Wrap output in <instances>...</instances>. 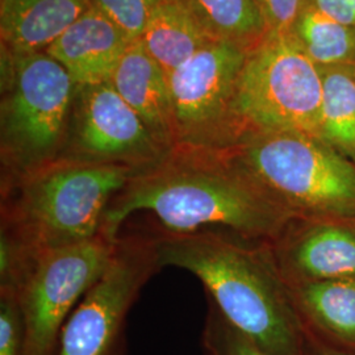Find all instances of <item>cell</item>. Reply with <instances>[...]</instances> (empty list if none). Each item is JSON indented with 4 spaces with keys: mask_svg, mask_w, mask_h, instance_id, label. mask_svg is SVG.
<instances>
[{
    "mask_svg": "<svg viewBox=\"0 0 355 355\" xmlns=\"http://www.w3.org/2000/svg\"><path fill=\"white\" fill-rule=\"evenodd\" d=\"M154 216L161 233L225 230L245 239L277 237L290 214L240 164L232 149L175 145L141 170L108 205L101 236L117 241L129 216Z\"/></svg>",
    "mask_w": 355,
    "mask_h": 355,
    "instance_id": "obj_1",
    "label": "cell"
},
{
    "mask_svg": "<svg viewBox=\"0 0 355 355\" xmlns=\"http://www.w3.org/2000/svg\"><path fill=\"white\" fill-rule=\"evenodd\" d=\"M225 230L152 236L158 265L203 283L209 304L268 355H305L304 333L274 267Z\"/></svg>",
    "mask_w": 355,
    "mask_h": 355,
    "instance_id": "obj_2",
    "label": "cell"
},
{
    "mask_svg": "<svg viewBox=\"0 0 355 355\" xmlns=\"http://www.w3.org/2000/svg\"><path fill=\"white\" fill-rule=\"evenodd\" d=\"M140 171L57 159L0 186V229L32 252L89 241L101 234L111 200Z\"/></svg>",
    "mask_w": 355,
    "mask_h": 355,
    "instance_id": "obj_3",
    "label": "cell"
},
{
    "mask_svg": "<svg viewBox=\"0 0 355 355\" xmlns=\"http://www.w3.org/2000/svg\"><path fill=\"white\" fill-rule=\"evenodd\" d=\"M76 89L67 70L46 51L1 49L0 186L58 159Z\"/></svg>",
    "mask_w": 355,
    "mask_h": 355,
    "instance_id": "obj_4",
    "label": "cell"
},
{
    "mask_svg": "<svg viewBox=\"0 0 355 355\" xmlns=\"http://www.w3.org/2000/svg\"><path fill=\"white\" fill-rule=\"evenodd\" d=\"M322 76L296 36L272 33L248 53L234 96L241 141L257 133L322 140Z\"/></svg>",
    "mask_w": 355,
    "mask_h": 355,
    "instance_id": "obj_5",
    "label": "cell"
},
{
    "mask_svg": "<svg viewBox=\"0 0 355 355\" xmlns=\"http://www.w3.org/2000/svg\"><path fill=\"white\" fill-rule=\"evenodd\" d=\"M232 150L290 215L355 216V166L322 140L297 133H257Z\"/></svg>",
    "mask_w": 355,
    "mask_h": 355,
    "instance_id": "obj_6",
    "label": "cell"
},
{
    "mask_svg": "<svg viewBox=\"0 0 355 355\" xmlns=\"http://www.w3.org/2000/svg\"><path fill=\"white\" fill-rule=\"evenodd\" d=\"M116 242L99 234L32 258L12 293L24 321V355H55L66 320L110 265Z\"/></svg>",
    "mask_w": 355,
    "mask_h": 355,
    "instance_id": "obj_7",
    "label": "cell"
},
{
    "mask_svg": "<svg viewBox=\"0 0 355 355\" xmlns=\"http://www.w3.org/2000/svg\"><path fill=\"white\" fill-rule=\"evenodd\" d=\"M159 268L152 236H120L110 265L66 320L55 355H124L128 312Z\"/></svg>",
    "mask_w": 355,
    "mask_h": 355,
    "instance_id": "obj_8",
    "label": "cell"
},
{
    "mask_svg": "<svg viewBox=\"0 0 355 355\" xmlns=\"http://www.w3.org/2000/svg\"><path fill=\"white\" fill-rule=\"evenodd\" d=\"M248 53L214 41L168 76L175 145L232 149L241 142L233 105Z\"/></svg>",
    "mask_w": 355,
    "mask_h": 355,
    "instance_id": "obj_9",
    "label": "cell"
},
{
    "mask_svg": "<svg viewBox=\"0 0 355 355\" xmlns=\"http://www.w3.org/2000/svg\"><path fill=\"white\" fill-rule=\"evenodd\" d=\"M171 149L153 135L111 83L76 86L58 159L144 170L158 164Z\"/></svg>",
    "mask_w": 355,
    "mask_h": 355,
    "instance_id": "obj_10",
    "label": "cell"
},
{
    "mask_svg": "<svg viewBox=\"0 0 355 355\" xmlns=\"http://www.w3.org/2000/svg\"><path fill=\"white\" fill-rule=\"evenodd\" d=\"M125 33L92 4L46 53L64 66L76 86L110 83L128 46Z\"/></svg>",
    "mask_w": 355,
    "mask_h": 355,
    "instance_id": "obj_11",
    "label": "cell"
},
{
    "mask_svg": "<svg viewBox=\"0 0 355 355\" xmlns=\"http://www.w3.org/2000/svg\"><path fill=\"white\" fill-rule=\"evenodd\" d=\"M167 148L175 146L168 78L140 40L130 42L110 82Z\"/></svg>",
    "mask_w": 355,
    "mask_h": 355,
    "instance_id": "obj_12",
    "label": "cell"
},
{
    "mask_svg": "<svg viewBox=\"0 0 355 355\" xmlns=\"http://www.w3.org/2000/svg\"><path fill=\"white\" fill-rule=\"evenodd\" d=\"M91 7V0H0L1 49L46 51Z\"/></svg>",
    "mask_w": 355,
    "mask_h": 355,
    "instance_id": "obj_13",
    "label": "cell"
},
{
    "mask_svg": "<svg viewBox=\"0 0 355 355\" xmlns=\"http://www.w3.org/2000/svg\"><path fill=\"white\" fill-rule=\"evenodd\" d=\"M167 78L215 40L209 37L186 0H164L139 38Z\"/></svg>",
    "mask_w": 355,
    "mask_h": 355,
    "instance_id": "obj_14",
    "label": "cell"
},
{
    "mask_svg": "<svg viewBox=\"0 0 355 355\" xmlns=\"http://www.w3.org/2000/svg\"><path fill=\"white\" fill-rule=\"evenodd\" d=\"M292 270L313 280L355 277V232L320 227L306 232L286 250Z\"/></svg>",
    "mask_w": 355,
    "mask_h": 355,
    "instance_id": "obj_15",
    "label": "cell"
},
{
    "mask_svg": "<svg viewBox=\"0 0 355 355\" xmlns=\"http://www.w3.org/2000/svg\"><path fill=\"white\" fill-rule=\"evenodd\" d=\"M311 324L330 340L355 349V280H312L296 290Z\"/></svg>",
    "mask_w": 355,
    "mask_h": 355,
    "instance_id": "obj_16",
    "label": "cell"
},
{
    "mask_svg": "<svg viewBox=\"0 0 355 355\" xmlns=\"http://www.w3.org/2000/svg\"><path fill=\"white\" fill-rule=\"evenodd\" d=\"M205 33L250 51L267 35L265 17L257 0H186Z\"/></svg>",
    "mask_w": 355,
    "mask_h": 355,
    "instance_id": "obj_17",
    "label": "cell"
},
{
    "mask_svg": "<svg viewBox=\"0 0 355 355\" xmlns=\"http://www.w3.org/2000/svg\"><path fill=\"white\" fill-rule=\"evenodd\" d=\"M322 76V140L355 157V76L343 66L328 67Z\"/></svg>",
    "mask_w": 355,
    "mask_h": 355,
    "instance_id": "obj_18",
    "label": "cell"
},
{
    "mask_svg": "<svg viewBox=\"0 0 355 355\" xmlns=\"http://www.w3.org/2000/svg\"><path fill=\"white\" fill-rule=\"evenodd\" d=\"M293 35L315 64L337 67L355 60V26H343L306 4Z\"/></svg>",
    "mask_w": 355,
    "mask_h": 355,
    "instance_id": "obj_19",
    "label": "cell"
},
{
    "mask_svg": "<svg viewBox=\"0 0 355 355\" xmlns=\"http://www.w3.org/2000/svg\"><path fill=\"white\" fill-rule=\"evenodd\" d=\"M204 355H268L232 325L209 304L202 336Z\"/></svg>",
    "mask_w": 355,
    "mask_h": 355,
    "instance_id": "obj_20",
    "label": "cell"
},
{
    "mask_svg": "<svg viewBox=\"0 0 355 355\" xmlns=\"http://www.w3.org/2000/svg\"><path fill=\"white\" fill-rule=\"evenodd\" d=\"M164 0H91L130 41L141 37L154 8Z\"/></svg>",
    "mask_w": 355,
    "mask_h": 355,
    "instance_id": "obj_21",
    "label": "cell"
},
{
    "mask_svg": "<svg viewBox=\"0 0 355 355\" xmlns=\"http://www.w3.org/2000/svg\"><path fill=\"white\" fill-rule=\"evenodd\" d=\"M24 321L12 293H0V355H24Z\"/></svg>",
    "mask_w": 355,
    "mask_h": 355,
    "instance_id": "obj_22",
    "label": "cell"
},
{
    "mask_svg": "<svg viewBox=\"0 0 355 355\" xmlns=\"http://www.w3.org/2000/svg\"><path fill=\"white\" fill-rule=\"evenodd\" d=\"M268 32L291 33L306 7L305 0H257Z\"/></svg>",
    "mask_w": 355,
    "mask_h": 355,
    "instance_id": "obj_23",
    "label": "cell"
},
{
    "mask_svg": "<svg viewBox=\"0 0 355 355\" xmlns=\"http://www.w3.org/2000/svg\"><path fill=\"white\" fill-rule=\"evenodd\" d=\"M313 7L343 26H355V11L350 0H312Z\"/></svg>",
    "mask_w": 355,
    "mask_h": 355,
    "instance_id": "obj_24",
    "label": "cell"
},
{
    "mask_svg": "<svg viewBox=\"0 0 355 355\" xmlns=\"http://www.w3.org/2000/svg\"><path fill=\"white\" fill-rule=\"evenodd\" d=\"M350 3H352V6H353V8H354L355 11V0H350Z\"/></svg>",
    "mask_w": 355,
    "mask_h": 355,
    "instance_id": "obj_25",
    "label": "cell"
},
{
    "mask_svg": "<svg viewBox=\"0 0 355 355\" xmlns=\"http://www.w3.org/2000/svg\"><path fill=\"white\" fill-rule=\"evenodd\" d=\"M321 355V354H320ZM327 355H353V354H327Z\"/></svg>",
    "mask_w": 355,
    "mask_h": 355,
    "instance_id": "obj_26",
    "label": "cell"
},
{
    "mask_svg": "<svg viewBox=\"0 0 355 355\" xmlns=\"http://www.w3.org/2000/svg\"><path fill=\"white\" fill-rule=\"evenodd\" d=\"M354 76H355V66H354Z\"/></svg>",
    "mask_w": 355,
    "mask_h": 355,
    "instance_id": "obj_27",
    "label": "cell"
}]
</instances>
